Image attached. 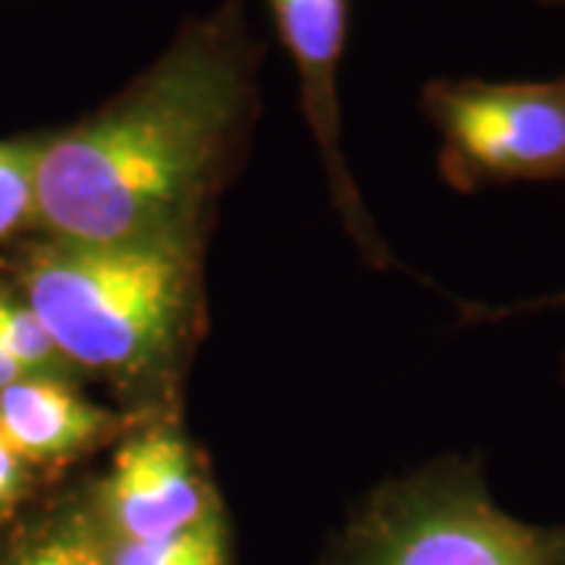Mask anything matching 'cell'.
<instances>
[{"instance_id": "1", "label": "cell", "mask_w": 565, "mask_h": 565, "mask_svg": "<svg viewBox=\"0 0 565 565\" xmlns=\"http://www.w3.org/2000/svg\"><path fill=\"white\" fill-rule=\"evenodd\" d=\"M262 63L248 0L182 22L98 110L41 132V233L76 243L211 233L262 117Z\"/></svg>"}, {"instance_id": "2", "label": "cell", "mask_w": 565, "mask_h": 565, "mask_svg": "<svg viewBox=\"0 0 565 565\" xmlns=\"http://www.w3.org/2000/svg\"><path fill=\"white\" fill-rule=\"evenodd\" d=\"M211 233L76 243L44 236L17 267L73 374L102 377L139 418L180 415L182 381L207 323L204 252Z\"/></svg>"}, {"instance_id": "3", "label": "cell", "mask_w": 565, "mask_h": 565, "mask_svg": "<svg viewBox=\"0 0 565 565\" xmlns=\"http://www.w3.org/2000/svg\"><path fill=\"white\" fill-rule=\"evenodd\" d=\"M352 565H565V525L512 519L490 500L481 459L444 456L374 497Z\"/></svg>"}, {"instance_id": "4", "label": "cell", "mask_w": 565, "mask_h": 565, "mask_svg": "<svg viewBox=\"0 0 565 565\" xmlns=\"http://www.w3.org/2000/svg\"><path fill=\"white\" fill-rule=\"evenodd\" d=\"M422 110L440 136L437 167L456 192L565 180V73L537 82L437 76Z\"/></svg>"}, {"instance_id": "5", "label": "cell", "mask_w": 565, "mask_h": 565, "mask_svg": "<svg viewBox=\"0 0 565 565\" xmlns=\"http://www.w3.org/2000/svg\"><path fill=\"white\" fill-rule=\"evenodd\" d=\"M88 512L104 537L129 544L167 541L223 515L207 459L180 415L145 418L114 446Z\"/></svg>"}, {"instance_id": "6", "label": "cell", "mask_w": 565, "mask_h": 565, "mask_svg": "<svg viewBox=\"0 0 565 565\" xmlns=\"http://www.w3.org/2000/svg\"><path fill=\"white\" fill-rule=\"evenodd\" d=\"M274 29L299 73L302 114L318 145L333 207L359 255L371 267H393V255L371 221L343 151L340 63L349 32V0H267Z\"/></svg>"}, {"instance_id": "7", "label": "cell", "mask_w": 565, "mask_h": 565, "mask_svg": "<svg viewBox=\"0 0 565 565\" xmlns=\"http://www.w3.org/2000/svg\"><path fill=\"white\" fill-rule=\"evenodd\" d=\"M139 415L85 399L73 381L22 377L0 390V440L29 468L57 471L104 446H117Z\"/></svg>"}, {"instance_id": "8", "label": "cell", "mask_w": 565, "mask_h": 565, "mask_svg": "<svg viewBox=\"0 0 565 565\" xmlns=\"http://www.w3.org/2000/svg\"><path fill=\"white\" fill-rule=\"evenodd\" d=\"M10 565H107L102 534L88 505L70 509L66 515L39 527L17 546Z\"/></svg>"}, {"instance_id": "9", "label": "cell", "mask_w": 565, "mask_h": 565, "mask_svg": "<svg viewBox=\"0 0 565 565\" xmlns=\"http://www.w3.org/2000/svg\"><path fill=\"white\" fill-rule=\"evenodd\" d=\"M102 544L107 553V565H226L223 515L202 527H192L185 534L167 537V541L129 544V541H114V537L102 534Z\"/></svg>"}, {"instance_id": "10", "label": "cell", "mask_w": 565, "mask_h": 565, "mask_svg": "<svg viewBox=\"0 0 565 565\" xmlns=\"http://www.w3.org/2000/svg\"><path fill=\"white\" fill-rule=\"evenodd\" d=\"M0 352H7L29 377H73V367L47 337L35 311L22 302V296L7 289H0Z\"/></svg>"}, {"instance_id": "11", "label": "cell", "mask_w": 565, "mask_h": 565, "mask_svg": "<svg viewBox=\"0 0 565 565\" xmlns=\"http://www.w3.org/2000/svg\"><path fill=\"white\" fill-rule=\"evenodd\" d=\"M41 132L0 139V245L39 226L35 217V154Z\"/></svg>"}, {"instance_id": "12", "label": "cell", "mask_w": 565, "mask_h": 565, "mask_svg": "<svg viewBox=\"0 0 565 565\" xmlns=\"http://www.w3.org/2000/svg\"><path fill=\"white\" fill-rule=\"evenodd\" d=\"M29 484H32V468L0 440V519L20 503Z\"/></svg>"}, {"instance_id": "13", "label": "cell", "mask_w": 565, "mask_h": 565, "mask_svg": "<svg viewBox=\"0 0 565 565\" xmlns=\"http://www.w3.org/2000/svg\"><path fill=\"white\" fill-rule=\"evenodd\" d=\"M546 308H565V289L556 296H544V299H534V302H519V305H462V323H490V321H505V318H519V315H531V311H546Z\"/></svg>"}, {"instance_id": "14", "label": "cell", "mask_w": 565, "mask_h": 565, "mask_svg": "<svg viewBox=\"0 0 565 565\" xmlns=\"http://www.w3.org/2000/svg\"><path fill=\"white\" fill-rule=\"evenodd\" d=\"M22 377H29V374H25L20 364L13 362L7 352H0V390H3V386L17 384V381H22Z\"/></svg>"}, {"instance_id": "15", "label": "cell", "mask_w": 565, "mask_h": 565, "mask_svg": "<svg viewBox=\"0 0 565 565\" xmlns=\"http://www.w3.org/2000/svg\"><path fill=\"white\" fill-rule=\"evenodd\" d=\"M541 3H550V7H565V0H541Z\"/></svg>"}, {"instance_id": "16", "label": "cell", "mask_w": 565, "mask_h": 565, "mask_svg": "<svg viewBox=\"0 0 565 565\" xmlns=\"http://www.w3.org/2000/svg\"><path fill=\"white\" fill-rule=\"evenodd\" d=\"M563 384H565V359H563Z\"/></svg>"}]
</instances>
